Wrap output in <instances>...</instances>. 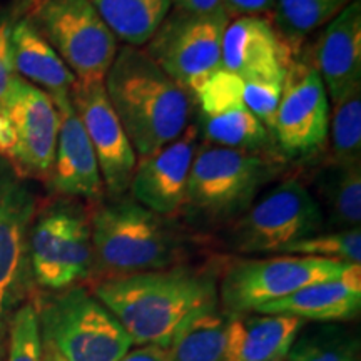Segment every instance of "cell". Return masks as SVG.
<instances>
[{
  "label": "cell",
  "instance_id": "6da1fadb",
  "mask_svg": "<svg viewBox=\"0 0 361 361\" xmlns=\"http://www.w3.org/2000/svg\"><path fill=\"white\" fill-rule=\"evenodd\" d=\"M92 295L116 316L133 345L168 348L191 316L219 305V271L178 264L101 279Z\"/></svg>",
  "mask_w": 361,
  "mask_h": 361
},
{
  "label": "cell",
  "instance_id": "7a4b0ae2",
  "mask_svg": "<svg viewBox=\"0 0 361 361\" xmlns=\"http://www.w3.org/2000/svg\"><path fill=\"white\" fill-rule=\"evenodd\" d=\"M117 119L137 157L154 154L192 123L194 97L142 47L124 45L104 78Z\"/></svg>",
  "mask_w": 361,
  "mask_h": 361
},
{
  "label": "cell",
  "instance_id": "3957f363",
  "mask_svg": "<svg viewBox=\"0 0 361 361\" xmlns=\"http://www.w3.org/2000/svg\"><path fill=\"white\" fill-rule=\"evenodd\" d=\"M90 231L94 271L102 273V279L173 268L186 255L171 218L152 213L133 197L97 202Z\"/></svg>",
  "mask_w": 361,
  "mask_h": 361
},
{
  "label": "cell",
  "instance_id": "277c9868",
  "mask_svg": "<svg viewBox=\"0 0 361 361\" xmlns=\"http://www.w3.org/2000/svg\"><path fill=\"white\" fill-rule=\"evenodd\" d=\"M40 361H117L133 341L92 291L71 286L34 301Z\"/></svg>",
  "mask_w": 361,
  "mask_h": 361
},
{
  "label": "cell",
  "instance_id": "5b68a950",
  "mask_svg": "<svg viewBox=\"0 0 361 361\" xmlns=\"http://www.w3.org/2000/svg\"><path fill=\"white\" fill-rule=\"evenodd\" d=\"M281 171L283 164L274 154L202 142L194 156L180 211L204 224L229 223L245 213Z\"/></svg>",
  "mask_w": 361,
  "mask_h": 361
},
{
  "label": "cell",
  "instance_id": "8992f818",
  "mask_svg": "<svg viewBox=\"0 0 361 361\" xmlns=\"http://www.w3.org/2000/svg\"><path fill=\"white\" fill-rule=\"evenodd\" d=\"M34 283L45 291L75 286L94 273L90 214L78 200L57 197L39 207L30 231Z\"/></svg>",
  "mask_w": 361,
  "mask_h": 361
},
{
  "label": "cell",
  "instance_id": "52a82bcc",
  "mask_svg": "<svg viewBox=\"0 0 361 361\" xmlns=\"http://www.w3.org/2000/svg\"><path fill=\"white\" fill-rule=\"evenodd\" d=\"M229 247L239 255L283 252L296 241L322 231L319 202L300 179H284L233 221Z\"/></svg>",
  "mask_w": 361,
  "mask_h": 361
},
{
  "label": "cell",
  "instance_id": "ba28073f",
  "mask_svg": "<svg viewBox=\"0 0 361 361\" xmlns=\"http://www.w3.org/2000/svg\"><path fill=\"white\" fill-rule=\"evenodd\" d=\"M27 17L78 80H104L119 47L90 0H34Z\"/></svg>",
  "mask_w": 361,
  "mask_h": 361
},
{
  "label": "cell",
  "instance_id": "9c48e42d",
  "mask_svg": "<svg viewBox=\"0 0 361 361\" xmlns=\"http://www.w3.org/2000/svg\"><path fill=\"white\" fill-rule=\"evenodd\" d=\"M351 266L355 264L296 255L236 259L219 274V305L228 313H252L310 284L341 278Z\"/></svg>",
  "mask_w": 361,
  "mask_h": 361
},
{
  "label": "cell",
  "instance_id": "30bf717a",
  "mask_svg": "<svg viewBox=\"0 0 361 361\" xmlns=\"http://www.w3.org/2000/svg\"><path fill=\"white\" fill-rule=\"evenodd\" d=\"M30 180L22 179L0 157V343L12 316L34 290L30 231L39 202Z\"/></svg>",
  "mask_w": 361,
  "mask_h": 361
},
{
  "label": "cell",
  "instance_id": "8fae6325",
  "mask_svg": "<svg viewBox=\"0 0 361 361\" xmlns=\"http://www.w3.org/2000/svg\"><path fill=\"white\" fill-rule=\"evenodd\" d=\"M231 17L226 11L196 13L171 8L144 51L180 87L194 94L221 64L223 35Z\"/></svg>",
  "mask_w": 361,
  "mask_h": 361
},
{
  "label": "cell",
  "instance_id": "7c38bea8",
  "mask_svg": "<svg viewBox=\"0 0 361 361\" xmlns=\"http://www.w3.org/2000/svg\"><path fill=\"white\" fill-rule=\"evenodd\" d=\"M7 147L4 157L25 180L47 183L56 152L59 112L47 92L13 75L6 99Z\"/></svg>",
  "mask_w": 361,
  "mask_h": 361
},
{
  "label": "cell",
  "instance_id": "4fadbf2b",
  "mask_svg": "<svg viewBox=\"0 0 361 361\" xmlns=\"http://www.w3.org/2000/svg\"><path fill=\"white\" fill-rule=\"evenodd\" d=\"M326 87L313 64L301 59L288 62L273 137L288 157H306L324 146L329 130Z\"/></svg>",
  "mask_w": 361,
  "mask_h": 361
},
{
  "label": "cell",
  "instance_id": "5bb4252c",
  "mask_svg": "<svg viewBox=\"0 0 361 361\" xmlns=\"http://www.w3.org/2000/svg\"><path fill=\"white\" fill-rule=\"evenodd\" d=\"M71 101L96 154L104 189L111 197L129 191L137 154L112 109L104 80H75Z\"/></svg>",
  "mask_w": 361,
  "mask_h": 361
},
{
  "label": "cell",
  "instance_id": "9a60e30c",
  "mask_svg": "<svg viewBox=\"0 0 361 361\" xmlns=\"http://www.w3.org/2000/svg\"><path fill=\"white\" fill-rule=\"evenodd\" d=\"M200 146V129L191 123L179 137L154 154L137 157L130 197L152 213L173 218L183 209L188 179Z\"/></svg>",
  "mask_w": 361,
  "mask_h": 361
},
{
  "label": "cell",
  "instance_id": "2e32d148",
  "mask_svg": "<svg viewBox=\"0 0 361 361\" xmlns=\"http://www.w3.org/2000/svg\"><path fill=\"white\" fill-rule=\"evenodd\" d=\"M59 112L56 152L47 186L57 197L102 201L104 183L87 133L72 106L71 94L51 97Z\"/></svg>",
  "mask_w": 361,
  "mask_h": 361
},
{
  "label": "cell",
  "instance_id": "e0dca14e",
  "mask_svg": "<svg viewBox=\"0 0 361 361\" xmlns=\"http://www.w3.org/2000/svg\"><path fill=\"white\" fill-rule=\"evenodd\" d=\"M288 52L274 25L264 16H239L229 20L224 30L221 64L243 82H283Z\"/></svg>",
  "mask_w": 361,
  "mask_h": 361
},
{
  "label": "cell",
  "instance_id": "ac0fdd59",
  "mask_svg": "<svg viewBox=\"0 0 361 361\" xmlns=\"http://www.w3.org/2000/svg\"><path fill=\"white\" fill-rule=\"evenodd\" d=\"M314 69L336 106L361 90V2L353 0L328 22L316 44Z\"/></svg>",
  "mask_w": 361,
  "mask_h": 361
},
{
  "label": "cell",
  "instance_id": "d6986e66",
  "mask_svg": "<svg viewBox=\"0 0 361 361\" xmlns=\"http://www.w3.org/2000/svg\"><path fill=\"white\" fill-rule=\"evenodd\" d=\"M360 310L361 271L360 264H355L341 278L310 284L290 296L259 306L252 313L286 314L306 323H333L353 319Z\"/></svg>",
  "mask_w": 361,
  "mask_h": 361
},
{
  "label": "cell",
  "instance_id": "ffe728a7",
  "mask_svg": "<svg viewBox=\"0 0 361 361\" xmlns=\"http://www.w3.org/2000/svg\"><path fill=\"white\" fill-rule=\"evenodd\" d=\"M305 326L286 314L229 313L224 361H284Z\"/></svg>",
  "mask_w": 361,
  "mask_h": 361
},
{
  "label": "cell",
  "instance_id": "44dd1931",
  "mask_svg": "<svg viewBox=\"0 0 361 361\" xmlns=\"http://www.w3.org/2000/svg\"><path fill=\"white\" fill-rule=\"evenodd\" d=\"M11 45L16 75L51 97L71 94L78 78L27 16L13 22Z\"/></svg>",
  "mask_w": 361,
  "mask_h": 361
},
{
  "label": "cell",
  "instance_id": "7402d4cb",
  "mask_svg": "<svg viewBox=\"0 0 361 361\" xmlns=\"http://www.w3.org/2000/svg\"><path fill=\"white\" fill-rule=\"evenodd\" d=\"M228 323L221 305L191 316L169 343L171 361H224Z\"/></svg>",
  "mask_w": 361,
  "mask_h": 361
},
{
  "label": "cell",
  "instance_id": "603a6c76",
  "mask_svg": "<svg viewBox=\"0 0 361 361\" xmlns=\"http://www.w3.org/2000/svg\"><path fill=\"white\" fill-rule=\"evenodd\" d=\"M196 126L200 129L201 142L252 154H274L276 142L273 134L246 109V106L218 116H200Z\"/></svg>",
  "mask_w": 361,
  "mask_h": 361
},
{
  "label": "cell",
  "instance_id": "cb8c5ba5",
  "mask_svg": "<svg viewBox=\"0 0 361 361\" xmlns=\"http://www.w3.org/2000/svg\"><path fill=\"white\" fill-rule=\"evenodd\" d=\"M101 19L126 45L144 47L171 12V0H90Z\"/></svg>",
  "mask_w": 361,
  "mask_h": 361
},
{
  "label": "cell",
  "instance_id": "d4e9b609",
  "mask_svg": "<svg viewBox=\"0 0 361 361\" xmlns=\"http://www.w3.org/2000/svg\"><path fill=\"white\" fill-rule=\"evenodd\" d=\"M319 194L328 207V219L335 231L360 228L361 223V164L331 162L322 171Z\"/></svg>",
  "mask_w": 361,
  "mask_h": 361
},
{
  "label": "cell",
  "instance_id": "484cf974",
  "mask_svg": "<svg viewBox=\"0 0 361 361\" xmlns=\"http://www.w3.org/2000/svg\"><path fill=\"white\" fill-rule=\"evenodd\" d=\"M351 2L353 0H274V29L286 49L300 47L311 32L326 25Z\"/></svg>",
  "mask_w": 361,
  "mask_h": 361
},
{
  "label": "cell",
  "instance_id": "4316f807",
  "mask_svg": "<svg viewBox=\"0 0 361 361\" xmlns=\"http://www.w3.org/2000/svg\"><path fill=\"white\" fill-rule=\"evenodd\" d=\"M360 341L350 329L326 324L301 329L291 345L288 361H360Z\"/></svg>",
  "mask_w": 361,
  "mask_h": 361
},
{
  "label": "cell",
  "instance_id": "83f0119b",
  "mask_svg": "<svg viewBox=\"0 0 361 361\" xmlns=\"http://www.w3.org/2000/svg\"><path fill=\"white\" fill-rule=\"evenodd\" d=\"M328 134H331V162H361V90L336 104Z\"/></svg>",
  "mask_w": 361,
  "mask_h": 361
},
{
  "label": "cell",
  "instance_id": "f1b7e54d",
  "mask_svg": "<svg viewBox=\"0 0 361 361\" xmlns=\"http://www.w3.org/2000/svg\"><path fill=\"white\" fill-rule=\"evenodd\" d=\"M283 255L296 256H314V258H326L343 261L348 264H360L361 261V231L360 228L343 229L324 234H314L295 245L288 246Z\"/></svg>",
  "mask_w": 361,
  "mask_h": 361
},
{
  "label": "cell",
  "instance_id": "f546056e",
  "mask_svg": "<svg viewBox=\"0 0 361 361\" xmlns=\"http://www.w3.org/2000/svg\"><path fill=\"white\" fill-rule=\"evenodd\" d=\"M243 89H245V82L233 72L221 67L194 90V104L200 107V116L223 114V112L245 106Z\"/></svg>",
  "mask_w": 361,
  "mask_h": 361
},
{
  "label": "cell",
  "instance_id": "4dcf8cb0",
  "mask_svg": "<svg viewBox=\"0 0 361 361\" xmlns=\"http://www.w3.org/2000/svg\"><path fill=\"white\" fill-rule=\"evenodd\" d=\"M8 361H40L39 323L34 303L22 305L8 324Z\"/></svg>",
  "mask_w": 361,
  "mask_h": 361
},
{
  "label": "cell",
  "instance_id": "1f68e13d",
  "mask_svg": "<svg viewBox=\"0 0 361 361\" xmlns=\"http://www.w3.org/2000/svg\"><path fill=\"white\" fill-rule=\"evenodd\" d=\"M283 82L279 80H247L243 89V102L266 129L273 134L274 119L281 99Z\"/></svg>",
  "mask_w": 361,
  "mask_h": 361
},
{
  "label": "cell",
  "instance_id": "d6a6232c",
  "mask_svg": "<svg viewBox=\"0 0 361 361\" xmlns=\"http://www.w3.org/2000/svg\"><path fill=\"white\" fill-rule=\"evenodd\" d=\"M17 19L11 12L0 11V156H4L7 147V117H6V99L8 87L16 75L12 62L11 35L13 22Z\"/></svg>",
  "mask_w": 361,
  "mask_h": 361
},
{
  "label": "cell",
  "instance_id": "836d02e7",
  "mask_svg": "<svg viewBox=\"0 0 361 361\" xmlns=\"http://www.w3.org/2000/svg\"><path fill=\"white\" fill-rule=\"evenodd\" d=\"M226 12L234 19L239 16H264L273 11L274 0H223Z\"/></svg>",
  "mask_w": 361,
  "mask_h": 361
},
{
  "label": "cell",
  "instance_id": "e575fe53",
  "mask_svg": "<svg viewBox=\"0 0 361 361\" xmlns=\"http://www.w3.org/2000/svg\"><path fill=\"white\" fill-rule=\"evenodd\" d=\"M117 361H171V355L168 348L156 345L139 346L133 351H128L123 358Z\"/></svg>",
  "mask_w": 361,
  "mask_h": 361
},
{
  "label": "cell",
  "instance_id": "d590c367",
  "mask_svg": "<svg viewBox=\"0 0 361 361\" xmlns=\"http://www.w3.org/2000/svg\"><path fill=\"white\" fill-rule=\"evenodd\" d=\"M171 6L179 11L196 13H213L226 11L223 0H171Z\"/></svg>",
  "mask_w": 361,
  "mask_h": 361
}]
</instances>
